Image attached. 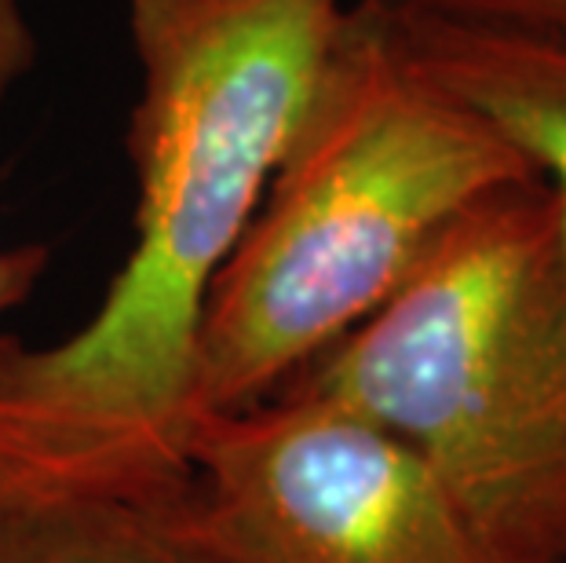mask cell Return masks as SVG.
<instances>
[{
  "label": "cell",
  "mask_w": 566,
  "mask_h": 563,
  "mask_svg": "<svg viewBox=\"0 0 566 563\" xmlns=\"http://www.w3.org/2000/svg\"><path fill=\"white\" fill-rule=\"evenodd\" d=\"M363 4V0H358ZM369 8V4H363ZM409 66L520 150L556 198L566 257V38L369 8Z\"/></svg>",
  "instance_id": "5"
},
{
  "label": "cell",
  "mask_w": 566,
  "mask_h": 563,
  "mask_svg": "<svg viewBox=\"0 0 566 563\" xmlns=\"http://www.w3.org/2000/svg\"><path fill=\"white\" fill-rule=\"evenodd\" d=\"M0 563H216L187 483L161 494L0 498Z\"/></svg>",
  "instance_id": "6"
},
{
  "label": "cell",
  "mask_w": 566,
  "mask_h": 563,
  "mask_svg": "<svg viewBox=\"0 0 566 563\" xmlns=\"http://www.w3.org/2000/svg\"><path fill=\"white\" fill-rule=\"evenodd\" d=\"M279 392L399 436L501 563H563L566 257L548 187L530 179L475 201Z\"/></svg>",
  "instance_id": "3"
},
{
  "label": "cell",
  "mask_w": 566,
  "mask_h": 563,
  "mask_svg": "<svg viewBox=\"0 0 566 563\" xmlns=\"http://www.w3.org/2000/svg\"><path fill=\"white\" fill-rule=\"evenodd\" d=\"M33 63H38V41L22 0H0V114Z\"/></svg>",
  "instance_id": "8"
},
{
  "label": "cell",
  "mask_w": 566,
  "mask_h": 563,
  "mask_svg": "<svg viewBox=\"0 0 566 563\" xmlns=\"http://www.w3.org/2000/svg\"><path fill=\"white\" fill-rule=\"evenodd\" d=\"M391 15H428L486 27H520L566 38V0H363Z\"/></svg>",
  "instance_id": "7"
},
{
  "label": "cell",
  "mask_w": 566,
  "mask_h": 563,
  "mask_svg": "<svg viewBox=\"0 0 566 563\" xmlns=\"http://www.w3.org/2000/svg\"><path fill=\"white\" fill-rule=\"evenodd\" d=\"M563 563H566V560H563Z\"/></svg>",
  "instance_id": "10"
},
{
  "label": "cell",
  "mask_w": 566,
  "mask_h": 563,
  "mask_svg": "<svg viewBox=\"0 0 566 563\" xmlns=\"http://www.w3.org/2000/svg\"><path fill=\"white\" fill-rule=\"evenodd\" d=\"M347 0H128L136 242L63 341L0 337V498L190 479L205 304L315 92Z\"/></svg>",
  "instance_id": "1"
},
{
  "label": "cell",
  "mask_w": 566,
  "mask_h": 563,
  "mask_svg": "<svg viewBox=\"0 0 566 563\" xmlns=\"http://www.w3.org/2000/svg\"><path fill=\"white\" fill-rule=\"evenodd\" d=\"M48 268V249L41 246H0V315L30 301L33 285Z\"/></svg>",
  "instance_id": "9"
},
{
  "label": "cell",
  "mask_w": 566,
  "mask_h": 563,
  "mask_svg": "<svg viewBox=\"0 0 566 563\" xmlns=\"http://www.w3.org/2000/svg\"><path fill=\"white\" fill-rule=\"evenodd\" d=\"M187 509L216 563H501L399 436L300 392L198 414Z\"/></svg>",
  "instance_id": "4"
},
{
  "label": "cell",
  "mask_w": 566,
  "mask_h": 563,
  "mask_svg": "<svg viewBox=\"0 0 566 563\" xmlns=\"http://www.w3.org/2000/svg\"><path fill=\"white\" fill-rule=\"evenodd\" d=\"M537 179L352 4L201 319L198 414L268 399L369 319L457 217Z\"/></svg>",
  "instance_id": "2"
}]
</instances>
